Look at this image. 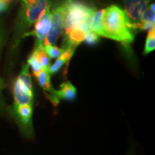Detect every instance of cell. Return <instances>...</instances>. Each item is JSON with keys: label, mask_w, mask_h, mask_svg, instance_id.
Returning <instances> with one entry per match:
<instances>
[{"label": "cell", "mask_w": 155, "mask_h": 155, "mask_svg": "<svg viewBox=\"0 0 155 155\" xmlns=\"http://www.w3.org/2000/svg\"><path fill=\"white\" fill-rule=\"evenodd\" d=\"M102 37L116 40L129 48L134 41V34L129 28V22L124 10L116 5L103 9Z\"/></svg>", "instance_id": "6da1fadb"}, {"label": "cell", "mask_w": 155, "mask_h": 155, "mask_svg": "<svg viewBox=\"0 0 155 155\" xmlns=\"http://www.w3.org/2000/svg\"><path fill=\"white\" fill-rule=\"evenodd\" d=\"M63 4L65 9L63 30L65 38L73 29L84 23L89 12L94 7L79 0H63Z\"/></svg>", "instance_id": "7a4b0ae2"}, {"label": "cell", "mask_w": 155, "mask_h": 155, "mask_svg": "<svg viewBox=\"0 0 155 155\" xmlns=\"http://www.w3.org/2000/svg\"><path fill=\"white\" fill-rule=\"evenodd\" d=\"M49 3L50 0H38L35 4L31 6L22 4L16 25L17 40L19 37H22V34L27 29L30 28L33 23L36 22L43 15Z\"/></svg>", "instance_id": "3957f363"}, {"label": "cell", "mask_w": 155, "mask_h": 155, "mask_svg": "<svg viewBox=\"0 0 155 155\" xmlns=\"http://www.w3.org/2000/svg\"><path fill=\"white\" fill-rule=\"evenodd\" d=\"M65 9L63 2L56 5L51 12V28L46 37L43 45H53L56 43L60 35L63 30Z\"/></svg>", "instance_id": "277c9868"}, {"label": "cell", "mask_w": 155, "mask_h": 155, "mask_svg": "<svg viewBox=\"0 0 155 155\" xmlns=\"http://www.w3.org/2000/svg\"><path fill=\"white\" fill-rule=\"evenodd\" d=\"M32 111V105L29 104L17 105L14 104L12 107V114L18 123L21 131L29 138L33 136Z\"/></svg>", "instance_id": "5b68a950"}, {"label": "cell", "mask_w": 155, "mask_h": 155, "mask_svg": "<svg viewBox=\"0 0 155 155\" xmlns=\"http://www.w3.org/2000/svg\"><path fill=\"white\" fill-rule=\"evenodd\" d=\"M124 13L129 22V28L137 30V25L141 22L143 13L152 0H123Z\"/></svg>", "instance_id": "8992f818"}, {"label": "cell", "mask_w": 155, "mask_h": 155, "mask_svg": "<svg viewBox=\"0 0 155 155\" xmlns=\"http://www.w3.org/2000/svg\"><path fill=\"white\" fill-rule=\"evenodd\" d=\"M51 4L50 2L49 3L43 15L36 22L34 30L30 32H26L22 35V38L30 35L35 37L36 39L35 46L42 45H43L45 40L51 28V11H50Z\"/></svg>", "instance_id": "52a82bcc"}, {"label": "cell", "mask_w": 155, "mask_h": 155, "mask_svg": "<svg viewBox=\"0 0 155 155\" xmlns=\"http://www.w3.org/2000/svg\"><path fill=\"white\" fill-rule=\"evenodd\" d=\"M45 96L54 106H56L61 100L67 101H74L77 96V91L72 83L66 81L60 86L59 90L53 89L50 93H45Z\"/></svg>", "instance_id": "ba28073f"}, {"label": "cell", "mask_w": 155, "mask_h": 155, "mask_svg": "<svg viewBox=\"0 0 155 155\" xmlns=\"http://www.w3.org/2000/svg\"><path fill=\"white\" fill-rule=\"evenodd\" d=\"M13 94H14L15 104H17V105H23V104L33 105V90H30V88H28L19 77L15 82Z\"/></svg>", "instance_id": "9c48e42d"}, {"label": "cell", "mask_w": 155, "mask_h": 155, "mask_svg": "<svg viewBox=\"0 0 155 155\" xmlns=\"http://www.w3.org/2000/svg\"><path fill=\"white\" fill-rule=\"evenodd\" d=\"M86 34L85 30L81 27H76L73 29L69 34L64 38L62 50H65L66 48L75 49L77 46L85 40Z\"/></svg>", "instance_id": "30bf717a"}, {"label": "cell", "mask_w": 155, "mask_h": 155, "mask_svg": "<svg viewBox=\"0 0 155 155\" xmlns=\"http://www.w3.org/2000/svg\"><path fill=\"white\" fill-rule=\"evenodd\" d=\"M154 3L151 4L143 13L141 22L137 25V29L141 30H150L154 27Z\"/></svg>", "instance_id": "8fae6325"}, {"label": "cell", "mask_w": 155, "mask_h": 155, "mask_svg": "<svg viewBox=\"0 0 155 155\" xmlns=\"http://www.w3.org/2000/svg\"><path fill=\"white\" fill-rule=\"evenodd\" d=\"M31 55L40 64L42 68L49 69L50 60L45 50L44 45H42L35 46V49Z\"/></svg>", "instance_id": "7c38bea8"}, {"label": "cell", "mask_w": 155, "mask_h": 155, "mask_svg": "<svg viewBox=\"0 0 155 155\" xmlns=\"http://www.w3.org/2000/svg\"><path fill=\"white\" fill-rule=\"evenodd\" d=\"M35 77L37 78L39 85L43 88L45 91L50 93L54 89L50 81V74L48 69L42 68L38 74L35 75Z\"/></svg>", "instance_id": "4fadbf2b"}, {"label": "cell", "mask_w": 155, "mask_h": 155, "mask_svg": "<svg viewBox=\"0 0 155 155\" xmlns=\"http://www.w3.org/2000/svg\"><path fill=\"white\" fill-rule=\"evenodd\" d=\"M103 30V10L96 11L93 17L91 25V31L94 32L98 35L101 36Z\"/></svg>", "instance_id": "5bb4252c"}, {"label": "cell", "mask_w": 155, "mask_h": 155, "mask_svg": "<svg viewBox=\"0 0 155 155\" xmlns=\"http://www.w3.org/2000/svg\"><path fill=\"white\" fill-rule=\"evenodd\" d=\"M19 78L28 88H30V90H33L32 80H31V75L30 73V71H29L28 64L23 65L22 71H21L20 75H19Z\"/></svg>", "instance_id": "9a60e30c"}, {"label": "cell", "mask_w": 155, "mask_h": 155, "mask_svg": "<svg viewBox=\"0 0 155 155\" xmlns=\"http://www.w3.org/2000/svg\"><path fill=\"white\" fill-rule=\"evenodd\" d=\"M45 50L47 53L48 57L51 59H55V58H58L61 56L63 53L62 48H60L55 45H48L45 46Z\"/></svg>", "instance_id": "2e32d148"}, {"label": "cell", "mask_w": 155, "mask_h": 155, "mask_svg": "<svg viewBox=\"0 0 155 155\" xmlns=\"http://www.w3.org/2000/svg\"><path fill=\"white\" fill-rule=\"evenodd\" d=\"M84 40L86 43L89 45H94L97 44V42L99 40V37L94 32L90 31L86 34Z\"/></svg>", "instance_id": "e0dca14e"}, {"label": "cell", "mask_w": 155, "mask_h": 155, "mask_svg": "<svg viewBox=\"0 0 155 155\" xmlns=\"http://www.w3.org/2000/svg\"><path fill=\"white\" fill-rule=\"evenodd\" d=\"M155 48V38H150L149 37H147L146 42H145V46L143 54L147 55L151 52L154 51Z\"/></svg>", "instance_id": "ac0fdd59"}, {"label": "cell", "mask_w": 155, "mask_h": 155, "mask_svg": "<svg viewBox=\"0 0 155 155\" xmlns=\"http://www.w3.org/2000/svg\"><path fill=\"white\" fill-rule=\"evenodd\" d=\"M65 63H66L60 58H58L57 61H56V62L53 65H50L49 69H48L50 74H55V73H57Z\"/></svg>", "instance_id": "d6986e66"}, {"label": "cell", "mask_w": 155, "mask_h": 155, "mask_svg": "<svg viewBox=\"0 0 155 155\" xmlns=\"http://www.w3.org/2000/svg\"><path fill=\"white\" fill-rule=\"evenodd\" d=\"M28 65L32 68V73H33V75L35 76L36 74H38L39 73V71L42 69L41 66L39 64L38 62L36 61V60L32 57V55H30V57H29L28 60Z\"/></svg>", "instance_id": "ffe728a7"}, {"label": "cell", "mask_w": 155, "mask_h": 155, "mask_svg": "<svg viewBox=\"0 0 155 155\" xmlns=\"http://www.w3.org/2000/svg\"><path fill=\"white\" fill-rule=\"evenodd\" d=\"M5 84L2 78L0 77V111H2L5 108V103L2 99V91L5 88Z\"/></svg>", "instance_id": "44dd1931"}, {"label": "cell", "mask_w": 155, "mask_h": 155, "mask_svg": "<svg viewBox=\"0 0 155 155\" xmlns=\"http://www.w3.org/2000/svg\"><path fill=\"white\" fill-rule=\"evenodd\" d=\"M8 9V4L2 0H0V14L5 12Z\"/></svg>", "instance_id": "7402d4cb"}, {"label": "cell", "mask_w": 155, "mask_h": 155, "mask_svg": "<svg viewBox=\"0 0 155 155\" xmlns=\"http://www.w3.org/2000/svg\"><path fill=\"white\" fill-rule=\"evenodd\" d=\"M38 1V0H22V4H24V5L27 6H31L35 4Z\"/></svg>", "instance_id": "603a6c76"}, {"label": "cell", "mask_w": 155, "mask_h": 155, "mask_svg": "<svg viewBox=\"0 0 155 155\" xmlns=\"http://www.w3.org/2000/svg\"><path fill=\"white\" fill-rule=\"evenodd\" d=\"M155 28H151L150 30H149V32H148V35L147 37H149V38H155Z\"/></svg>", "instance_id": "cb8c5ba5"}, {"label": "cell", "mask_w": 155, "mask_h": 155, "mask_svg": "<svg viewBox=\"0 0 155 155\" xmlns=\"http://www.w3.org/2000/svg\"><path fill=\"white\" fill-rule=\"evenodd\" d=\"M2 1H4V2H6V3L8 4L9 2H10L12 1V0H2Z\"/></svg>", "instance_id": "d4e9b609"}, {"label": "cell", "mask_w": 155, "mask_h": 155, "mask_svg": "<svg viewBox=\"0 0 155 155\" xmlns=\"http://www.w3.org/2000/svg\"><path fill=\"white\" fill-rule=\"evenodd\" d=\"M129 155H133L132 154H129Z\"/></svg>", "instance_id": "484cf974"}]
</instances>
